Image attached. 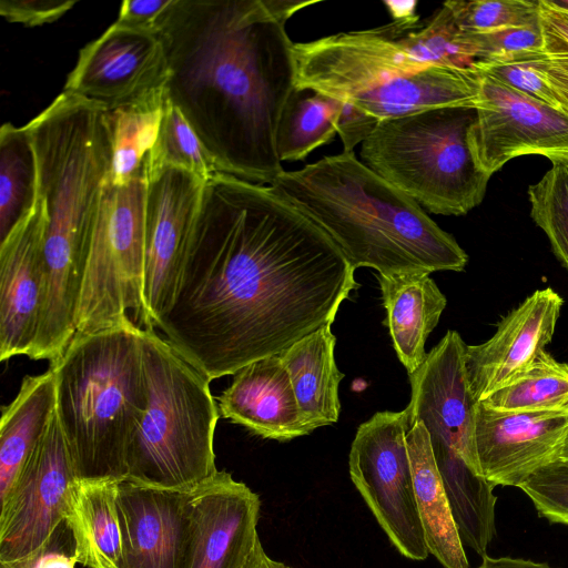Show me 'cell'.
<instances>
[{"label": "cell", "instance_id": "1", "mask_svg": "<svg viewBox=\"0 0 568 568\" xmlns=\"http://www.w3.org/2000/svg\"><path fill=\"white\" fill-rule=\"evenodd\" d=\"M334 242L270 186L206 179L163 338L210 381L333 324L358 287Z\"/></svg>", "mask_w": 568, "mask_h": 568}, {"label": "cell", "instance_id": "2", "mask_svg": "<svg viewBox=\"0 0 568 568\" xmlns=\"http://www.w3.org/2000/svg\"><path fill=\"white\" fill-rule=\"evenodd\" d=\"M315 3L172 0L158 18L169 65L165 97L220 172L263 185L284 171L276 133L296 88L285 23Z\"/></svg>", "mask_w": 568, "mask_h": 568}, {"label": "cell", "instance_id": "3", "mask_svg": "<svg viewBox=\"0 0 568 568\" xmlns=\"http://www.w3.org/2000/svg\"><path fill=\"white\" fill-rule=\"evenodd\" d=\"M270 187L315 223L354 270L430 274L462 272L468 262L449 233L354 151L284 170Z\"/></svg>", "mask_w": 568, "mask_h": 568}, {"label": "cell", "instance_id": "4", "mask_svg": "<svg viewBox=\"0 0 568 568\" xmlns=\"http://www.w3.org/2000/svg\"><path fill=\"white\" fill-rule=\"evenodd\" d=\"M102 105L63 91L26 124L47 214L40 321L54 331L74 326L92 226L111 168Z\"/></svg>", "mask_w": 568, "mask_h": 568}, {"label": "cell", "instance_id": "5", "mask_svg": "<svg viewBox=\"0 0 568 568\" xmlns=\"http://www.w3.org/2000/svg\"><path fill=\"white\" fill-rule=\"evenodd\" d=\"M57 407L79 480L126 477V452L148 407L141 327L132 320L75 333L50 367Z\"/></svg>", "mask_w": 568, "mask_h": 568}, {"label": "cell", "instance_id": "6", "mask_svg": "<svg viewBox=\"0 0 568 568\" xmlns=\"http://www.w3.org/2000/svg\"><path fill=\"white\" fill-rule=\"evenodd\" d=\"M146 412L126 452L125 479L192 490L214 476V432L220 416L210 379L154 328H141Z\"/></svg>", "mask_w": 568, "mask_h": 568}, {"label": "cell", "instance_id": "7", "mask_svg": "<svg viewBox=\"0 0 568 568\" xmlns=\"http://www.w3.org/2000/svg\"><path fill=\"white\" fill-rule=\"evenodd\" d=\"M475 116L474 108L446 106L382 120L361 158L432 213L464 215L481 203L490 179L468 144Z\"/></svg>", "mask_w": 568, "mask_h": 568}, {"label": "cell", "instance_id": "8", "mask_svg": "<svg viewBox=\"0 0 568 568\" xmlns=\"http://www.w3.org/2000/svg\"><path fill=\"white\" fill-rule=\"evenodd\" d=\"M146 193L148 164L126 185L103 183L75 314L78 333L129 320L143 328Z\"/></svg>", "mask_w": 568, "mask_h": 568}, {"label": "cell", "instance_id": "9", "mask_svg": "<svg viewBox=\"0 0 568 568\" xmlns=\"http://www.w3.org/2000/svg\"><path fill=\"white\" fill-rule=\"evenodd\" d=\"M465 347L456 331H447L423 365L408 375L412 390L405 408L408 429L417 422L425 426L448 501L454 506L474 501L487 485L475 452L477 402L466 381Z\"/></svg>", "mask_w": 568, "mask_h": 568}, {"label": "cell", "instance_id": "10", "mask_svg": "<svg viewBox=\"0 0 568 568\" xmlns=\"http://www.w3.org/2000/svg\"><path fill=\"white\" fill-rule=\"evenodd\" d=\"M79 483L57 412L0 499V562L61 549Z\"/></svg>", "mask_w": 568, "mask_h": 568}, {"label": "cell", "instance_id": "11", "mask_svg": "<svg viewBox=\"0 0 568 568\" xmlns=\"http://www.w3.org/2000/svg\"><path fill=\"white\" fill-rule=\"evenodd\" d=\"M407 430L405 409L374 414L357 428L348 470L392 545L408 559L425 560L429 552L416 504Z\"/></svg>", "mask_w": 568, "mask_h": 568}, {"label": "cell", "instance_id": "12", "mask_svg": "<svg viewBox=\"0 0 568 568\" xmlns=\"http://www.w3.org/2000/svg\"><path fill=\"white\" fill-rule=\"evenodd\" d=\"M476 116L468 131L473 158L491 176L528 154L568 164V114L479 72Z\"/></svg>", "mask_w": 568, "mask_h": 568}, {"label": "cell", "instance_id": "13", "mask_svg": "<svg viewBox=\"0 0 568 568\" xmlns=\"http://www.w3.org/2000/svg\"><path fill=\"white\" fill-rule=\"evenodd\" d=\"M204 183L175 166L148 170L143 328L155 329L174 301Z\"/></svg>", "mask_w": 568, "mask_h": 568}, {"label": "cell", "instance_id": "14", "mask_svg": "<svg viewBox=\"0 0 568 568\" xmlns=\"http://www.w3.org/2000/svg\"><path fill=\"white\" fill-rule=\"evenodd\" d=\"M168 79L158 33L113 23L80 50L63 91L111 110L165 94Z\"/></svg>", "mask_w": 568, "mask_h": 568}, {"label": "cell", "instance_id": "15", "mask_svg": "<svg viewBox=\"0 0 568 568\" xmlns=\"http://www.w3.org/2000/svg\"><path fill=\"white\" fill-rule=\"evenodd\" d=\"M190 506L185 568H243L260 541L258 495L219 470L191 490Z\"/></svg>", "mask_w": 568, "mask_h": 568}, {"label": "cell", "instance_id": "16", "mask_svg": "<svg viewBox=\"0 0 568 568\" xmlns=\"http://www.w3.org/2000/svg\"><path fill=\"white\" fill-rule=\"evenodd\" d=\"M562 304L552 288L537 290L498 323L491 338L466 345V381L477 403L529 369L550 343Z\"/></svg>", "mask_w": 568, "mask_h": 568}, {"label": "cell", "instance_id": "17", "mask_svg": "<svg viewBox=\"0 0 568 568\" xmlns=\"http://www.w3.org/2000/svg\"><path fill=\"white\" fill-rule=\"evenodd\" d=\"M567 432L568 413L501 412L478 402L474 439L479 470L495 487H519L557 459Z\"/></svg>", "mask_w": 568, "mask_h": 568}, {"label": "cell", "instance_id": "18", "mask_svg": "<svg viewBox=\"0 0 568 568\" xmlns=\"http://www.w3.org/2000/svg\"><path fill=\"white\" fill-rule=\"evenodd\" d=\"M191 490L119 481L122 552L118 568H185Z\"/></svg>", "mask_w": 568, "mask_h": 568}, {"label": "cell", "instance_id": "19", "mask_svg": "<svg viewBox=\"0 0 568 568\" xmlns=\"http://www.w3.org/2000/svg\"><path fill=\"white\" fill-rule=\"evenodd\" d=\"M47 214L41 200L0 242V359L29 355L43 300L42 242Z\"/></svg>", "mask_w": 568, "mask_h": 568}, {"label": "cell", "instance_id": "20", "mask_svg": "<svg viewBox=\"0 0 568 568\" xmlns=\"http://www.w3.org/2000/svg\"><path fill=\"white\" fill-rule=\"evenodd\" d=\"M217 402L224 418L263 438L286 442L310 434L278 355L237 371Z\"/></svg>", "mask_w": 568, "mask_h": 568}, {"label": "cell", "instance_id": "21", "mask_svg": "<svg viewBox=\"0 0 568 568\" xmlns=\"http://www.w3.org/2000/svg\"><path fill=\"white\" fill-rule=\"evenodd\" d=\"M480 77L470 68L433 65L394 79L349 101L379 121L446 106L474 108Z\"/></svg>", "mask_w": 568, "mask_h": 568}, {"label": "cell", "instance_id": "22", "mask_svg": "<svg viewBox=\"0 0 568 568\" xmlns=\"http://www.w3.org/2000/svg\"><path fill=\"white\" fill-rule=\"evenodd\" d=\"M386 325L408 375L425 362V343L439 322L447 300L428 273L377 275Z\"/></svg>", "mask_w": 568, "mask_h": 568}, {"label": "cell", "instance_id": "23", "mask_svg": "<svg viewBox=\"0 0 568 568\" xmlns=\"http://www.w3.org/2000/svg\"><path fill=\"white\" fill-rule=\"evenodd\" d=\"M331 325L322 326L278 354L308 433L336 423L339 416L338 386L344 374L335 363L336 337Z\"/></svg>", "mask_w": 568, "mask_h": 568}, {"label": "cell", "instance_id": "24", "mask_svg": "<svg viewBox=\"0 0 568 568\" xmlns=\"http://www.w3.org/2000/svg\"><path fill=\"white\" fill-rule=\"evenodd\" d=\"M419 519L428 552L444 568H469L464 545L437 469L429 436L417 422L406 434Z\"/></svg>", "mask_w": 568, "mask_h": 568}, {"label": "cell", "instance_id": "25", "mask_svg": "<svg viewBox=\"0 0 568 568\" xmlns=\"http://www.w3.org/2000/svg\"><path fill=\"white\" fill-rule=\"evenodd\" d=\"M57 407L51 368L26 376L14 399L2 407L0 420V499L47 432Z\"/></svg>", "mask_w": 568, "mask_h": 568}, {"label": "cell", "instance_id": "26", "mask_svg": "<svg viewBox=\"0 0 568 568\" xmlns=\"http://www.w3.org/2000/svg\"><path fill=\"white\" fill-rule=\"evenodd\" d=\"M121 480H79L67 519L77 564L118 568L122 544L116 506Z\"/></svg>", "mask_w": 568, "mask_h": 568}, {"label": "cell", "instance_id": "27", "mask_svg": "<svg viewBox=\"0 0 568 568\" xmlns=\"http://www.w3.org/2000/svg\"><path fill=\"white\" fill-rule=\"evenodd\" d=\"M165 94L139 103L104 110L103 121L111 145V168L106 181L129 184L146 166L156 143Z\"/></svg>", "mask_w": 568, "mask_h": 568}, {"label": "cell", "instance_id": "28", "mask_svg": "<svg viewBox=\"0 0 568 568\" xmlns=\"http://www.w3.org/2000/svg\"><path fill=\"white\" fill-rule=\"evenodd\" d=\"M39 201L38 163L27 125L0 129V242L21 224Z\"/></svg>", "mask_w": 568, "mask_h": 568}, {"label": "cell", "instance_id": "29", "mask_svg": "<svg viewBox=\"0 0 568 568\" xmlns=\"http://www.w3.org/2000/svg\"><path fill=\"white\" fill-rule=\"evenodd\" d=\"M339 100L295 88L278 122L276 149L282 161H302L337 134Z\"/></svg>", "mask_w": 568, "mask_h": 568}, {"label": "cell", "instance_id": "30", "mask_svg": "<svg viewBox=\"0 0 568 568\" xmlns=\"http://www.w3.org/2000/svg\"><path fill=\"white\" fill-rule=\"evenodd\" d=\"M480 403L501 412L568 413V364L544 351L521 377Z\"/></svg>", "mask_w": 568, "mask_h": 568}, {"label": "cell", "instance_id": "31", "mask_svg": "<svg viewBox=\"0 0 568 568\" xmlns=\"http://www.w3.org/2000/svg\"><path fill=\"white\" fill-rule=\"evenodd\" d=\"M148 170L175 166L206 181L220 172L181 111L165 97L158 140L148 155Z\"/></svg>", "mask_w": 568, "mask_h": 568}, {"label": "cell", "instance_id": "32", "mask_svg": "<svg viewBox=\"0 0 568 568\" xmlns=\"http://www.w3.org/2000/svg\"><path fill=\"white\" fill-rule=\"evenodd\" d=\"M409 53L425 67L470 68L475 62L450 9L440 8L417 30L400 37Z\"/></svg>", "mask_w": 568, "mask_h": 568}, {"label": "cell", "instance_id": "33", "mask_svg": "<svg viewBox=\"0 0 568 568\" xmlns=\"http://www.w3.org/2000/svg\"><path fill=\"white\" fill-rule=\"evenodd\" d=\"M530 215L546 233L552 252L568 270V164L555 163L528 187Z\"/></svg>", "mask_w": 568, "mask_h": 568}, {"label": "cell", "instance_id": "34", "mask_svg": "<svg viewBox=\"0 0 568 568\" xmlns=\"http://www.w3.org/2000/svg\"><path fill=\"white\" fill-rule=\"evenodd\" d=\"M444 3L463 32L485 33L539 23L538 0H450Z\"/></svg>", "mask_w": 568, "mask_h": 568}, {"label": "cell", "instance_id": "35", "mask_svg": "<svg viewBox=\"0 0 568 568\" xmlns=\"http://www.w3.org/2000/svg\"><path fill=\"white\" fill-rule=\"evenodd\" d=\"M538 2L542 50L530 54V63L568 102V11L550 0Z\"/></svg>", "mask_w": 568, "mask_h": 568}, {"label": "cell", "instance_id": "36", "mask_svg": "<svg viewBox=\"0 0 568 568\" xmlns=\"http://www.w3.org/2000/svg\"><path fill=\"white\" fill-rule=\"evenodd\" d=\"M537 52V51H534ZM532 52L491 61H475L473 67L517 91L568 114L566 102L530 63Z\"/></svg>", "mask_w": 568, "mask_h": 568}, {"label": "cell", "instance_id": "37", "mask_svg": "<svg viewBox=\"0 0 568 568\" xmlns=\"http://www.w3.org/2000/svg\"><path fill=\"white\" fill-rule=\"evenodd\" d=\"M539 516L568 525V460L555 459L536 469L518 487Z\"/></svg>", "mask_w": 568, "mask_h": 568}, {"label": "cell", "instance_id": "38", "mask_svg": "<svg viewBox=\"0 0 568 568\" xmlns=\"http://www.w3.org/2000/svg\"><path fill=\"white\" fill-rule=\"evenodd\" d=\"M462 39L469 47L475 61L509 59L542 50L540 20L534 26L505 28L485 33L462 31Z\"/></svg>", "mask_w": 568, "mask_h": 568}, {"label": "cell", "instance_id": "39", "mask_svg": "<svg viewBox=\"0 0 568 568\" xmlns=\"http://www.w3.org/2000/svg\"><path fill=\"white\" fill-rule=\"evenodd\" d=\"M75 3L70 0H2L0 13L9 22L37 27L58 20Z\"/></svg>", "mask_w": 568, "mask_h": 568}, {"label": "cell", "instance_id": "40", "mask_svg": "<svg viewBox=\"0 0 568 568\" xmlns=\"http://www.w3.org/2000/svg\"><path fill=\"white\" fill-rule=\"evenodd\" d=\"M341 102L337 134L343 143V152H352L358 143H363L372 134L379 120L351 102Z\"/></svg>", "mask_w": 568, "mask_h": 568}, {"label": "cell", "instance_id": "41", "mask_svg": "<svg viewBox=\"0 0 568 568\" xmlns=\"http://www.w3.org/2000/svg\"><path fill=\"white\" fill-rule=\"evenodd\" d=\"M172 0H139L122 2L116 26L139 30L155 31L154 26L160 14Z\"/></svg>", "mask_w": 568, "mask_h": 568}, {"label": "cell", "instance_id": "42", "mask_svg": "<svg viewBox=\"0 0 568 568\" xmlns=\"http://www.w3.org/2000/svg\"><path fill=\"white\" fill-rule=\"evenodd\" d=\"M383 4L392 17L390 23L379 27L385 34L400 38L414 28H419L417 27L419 16L416 12V0H384Z\"/></svg>", "mask_w": 568, "mask_h": 568}, {"label": "cell", "instance_id": "43", "mask_svg": "<svg viewBox=\"0 0 568 568\" xmlns=\"http://www.w3.org/2000/svg\"><path fill=\"white\" fill-rule=\"evenodd\" d=\"M476 568H552L547 562H536L528 559L489 556L483 557L481 564Z\"/></svg>", "mask_w": 568, "mask_h": 568}, {"label": "cell", "instance_id": "44", "mask_svg": "<svg viewBox=\"0 0 568 568\" xmlns=\"http://www.w3.org/2000/svg\"><path fill=\"white\" fill-rule=\"evenodd\" d=\"M243 568H293L282 561L272 559L265 552L261 540L256 544L251 557Z\"/></svg>", "mask_w": 568, "mask_h": 568}, {"label": "cell", "instance_id": "45", "mask_svg": "<svg viewBox=\"0 0 568 568\" xmlns=\"http://www.w3.org/2000/svg\"><path fill=\"white\" fill-rule=\"evenodd\" d=\"M75 564L73 554H65L61 549H57L43 556L37 568H74Z\"/></svg>", "mask_w": 568, "mask_h": 568}, {"label": "cell", "instance_id": "46", "mask_svg": "<svg viewBox=\"0 0 568 568\" xmlns=\"http://www.w3.org/2000/svg\"><path fill=\"white\" fill-rule=\"evenodd\" d=\"M43 556L45 555H38L22 560L0 562V568H37Z\"/></svg>", "mask_w": 568, "mask_h": 568}, {"label": "cell", "instance_id": "47", "mask_svg": "<svg viewBox=\"0 0 568 568\" xmlns=\"http://www.w3.org/2000/svg\"><path fill=\"white\" fill-rule=\"evenodd\" d=\"M557 459L568 460V432L564 438Z\"/></svg>", "mask_w": 568, "mask_h": 568}, {"label": "cell", "instance_id": "48", "mask_svg": "<svg viewBox=\"0 0 568 568\" xmlns=\"http://www.w3.org/2000/svg\"><path fill=\"white\" fill-rule=\"evenodd\" d=\"M558 8L568 11V0H550Z\"/></svg>", "mask_w": 568, "mask_h": 568}]
</instances>
